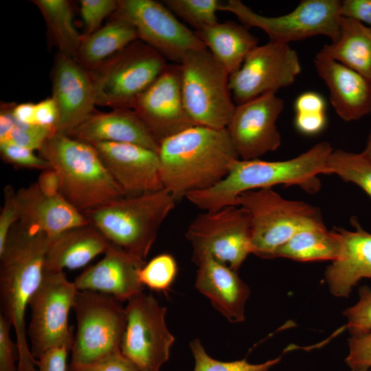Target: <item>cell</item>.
<instances>
[{
    "label": "cell",
    "instance_id": "6da1fadb",
    "mask_svg": "<svg viewBox=\"0 0 371 371\" xmlns=\"http://www.w3.org/2000/svg\"><path fill=\"white\" fill-rule=\"evenodd\" d=\"M158 154L164 188L176 201L214 186L240 159L226 128L200 125L163 140Z\"/></svg>",
    "mask_w": 371,
    "mask_h": 371
},
{
    "label": "cell",
    "instance_id": "7a4b0ae2",
    "mask_svg": "<svg viewBox=\"0 0 371 371\" xmlns=\"http://www.w3.org/2000/svg\"><path fill=\"white\" fill-rule=\"evenodd\" d=\"M50 238L39 229L17 222L0 254L1 314L14 328L19 352L18 371H38L27 337L25 316L41 284Z\"/></svg>",
    "mask_w": 371,
    "mask_h": 371
},
{
    "label": "cell",
    "instance_id": "3957f363",
    "mask_svg": "<svg viewBox=\"0 0 371 371\" xmlns=\"http://www.w3.org/2000/svg\"><path fill=\"white\" fill-rule=\"evenodd\" d=\"M333 150L328 142H321L288 160L238 159L218 183L190 192L186 198L201 210L214 211L238 205L237 199L244 192L280 184L298 186L308 193H315L321 187L318 175H326L327 160Z\"/></svg>",
    "mask_w": 371,
    "mask_h": 371
},
{
    "label": "cell",
    "instance_id": "277c9868",
    "mask_svg": "<svg viewBox=\"0 0 371 371\" xmlns=\"http://www.w3.org/2000/svg\"><path fill=\"white\" fill-rule=\"evenodd\" d=\"M38 153L57 172L61 195L80 212L125 196L91 144L55 133Z\"/></svg>",
    "mask_w": 371,
    "mask_h": 371
},
{
    "label": "cell",
    "instance_id": "5b68a950",
    "mask_svg": "<svg viewBox=\"0 0 371 371\" xmlns=\"http://www.w3.org/2000/svg\"><path fill=\"white\" fill-rule=\"evenodd\" d=\"M176 202L163 188L124 196L82 214L111 244L146 262L159 227Z\"/></svg>",
    "mask_w": 371,
    "mask_h": 371
},
{
    "label": "cell",
    "instance_id": "8992f818",
    "mask_svg": "<svg viewBox=\"0 0 371 371\" xmlns=\"http://www.w3.org/2000/svg\"><path fill=\"white\" fill-rule=\"evenodd\" d=\"M237 205L249 217L251 253L262 258H274L276 251L298 232L325 225L318 207L284 199L270 188L241 193Z\"/></svg>",
    "mask_w": 371,
    "mask_h": 371
},
{
    "label": "cell",
    "instance_id": "52a82bcc",
    "mask_svg": "<svg viewBox=\"0 0 371 371\" xmlns=\"http://www.w3.org/2000/svg\"><path fill=\"white\" fill-rule=\"evenodd\" d=\"M185 107L196 125L225 128L236 108L230 74L207 48L190 50L179 63Z\"/></svg>",
    "mask_w": 371,
    "mask_h": 371
},
{
    "label": "cell",
    "instance_id": "ba28073f",
    "mask_svg": "<svg viewBox=\"0 0 371 371\" xmlns=\"http://www.w3.org/2000/svg\"><path fill=\"white\" fill-rule=\"evenodd\" d=\"M167 60L139 40L89 70L94 82L96 104L130 109L167 66Z\"/></svg>",
    "mask_w": 371,
    "mask_h": 371
},
{
    "label": "cell",
    "instance_id": "9c48e42d",
    "mask_svg": "<svg viewBox=\"0 0 371 371\" xmlns=\"http://www.w3.org/2000/svg\"><path fill=\"white\" fill-rule=\"evenodd\" d=\"M339 0H303L291 12L279 16L258 14L240 0L221 3L219 10L235 14L247 29L258 27L267 33L269 41L289 44L322 35L337 41L340 34Z\"/></svg>",
    "mask_w": 371,
    "mask_h": 371
},
{
    "label": "cell",
    "instance_id": "30bf717a",
    "mask_svg": "<svg viewBox=\"0 0 371 371\" xmlns=\"http://www.w3.org/2000/svg\"><path fill=\"white\" fill-rule=\"evenodd\" d=\"M72 308L77 330L71 363H89L120 350L126 321L122 302L108 294L78 291Z\"/></svg>",
    "mask_w": 371,
    "mask_h": 371
},
{
    "label": "cell",
    "instance_id": "8fae6325",
    "mask_svg": "<svg viewBox=\"0 0 371 371\" xmlns=\"http://www.w3.org/2000/svg\"><path fill=\"white\" fill-rule=\"evenodd\" d=\"M78 292L63 271H44L43 280L29 302L31 320L27 333L30 350L36 360L54 348L66 347L71 351L74 336L68 317Z\"/></svg>",
    "mask_w": 371,
    "mask_h": 371
},
{
    "label": "cell",
    "instance_id": "7c38bea8",
    "mask_svg": "<svg viewBox=\"0 0 371 371\" xmlns=\"http://www.w3.org/2000/svg\"><path fill=\"white\" fill-rule=\"evenodd\" d=\"M186 237L193 248L192 260L210 254L235 271L251 253L249 217L240 205L198 214Z\"/></svg>",
    "mask_w": 371,
    "mask_h": 371
},
{
    "label": "cell",
    "instance_id": "4fadbf2b",
    "mask_svg": "<svg viewBox=\"0 0 371 371\" xmlns=\"http://www.w3.org/2000/svg\"><path fill=\"white\" fill-rule=\"evenodd\" d=\"M120 351L139 371H159L175 341L162 307L150 294L139 293L128 300Z\"/></svg>",
    "mask_w": 371,
    "mask_h": 371
},
{
    "label": "cell",
    "instance_id": "5bb4252c",
    "mask_svg": "<svg viewBox=\"0 0 371 371\" xmlns=\"http://www.w3.org/2000/svg\"><path fill=\"white\" fill-rule=\"evenodd\" d=\"M112 17L132 25L139 41L172 63L179 64L190 50L207 48L165 5L153 0H118Z\"/></svg>",
    "mask_w": 371,
    "mask_h": 371
},
{
    "label": "cell",
    "instance_id": "9a60e30c",
    "mask_svg": "<svg viewBox=\"0 0 371 371\" xmlns=\"http://www.w3.org/2000/svg\"><path fill=\"white\" fill-rule=\"evenodd\" d=\"M299 56L289 44L269 41L257 46L229 76L232 99L238 105L286 87L301 72Z\"/></svg>",
    "mask_w": 371,
    "mask_h": 371
},
{
    "label": "cell",
    "instance_id": "2e32d148",
    "mask_svg": "<svg viewBox=\"0 0 371 371\" xmlns=\"http://www.w3.org/2000/svg\"><path fill=\"white\" fill-rule=\"evenodd\" d=\"M130 109L159 144L196 125L184 105L179 64L168 63L155 80L134 100Z\"/></svg>",
    "mask_w": 371,
    "mask_h": 371
},
{
    "label": "cell",
    "instance_id": "e0dca14e",
    "mask_svg": "<svg viewBox=\"0 0 371 371\" xmlns=\"http://www.w3.org/2000/svg\"><path fill=\"white\" fill-rule=\"evenodd\" d=\"M284 107L275 93L236 106L225 128L240 159H256L280 146L276 121Z\"/></svg>",
    "mask_w": 371,
    "mask_h": 371
},
{
    "label": "cell",
    "instance_id": "ac0fdd59",
    "mask_svg": "<svg viewBox=\"0 0 371 371\" xmlns=\"http://www.w3.org/2000/svg\"><path fill=\"white\" fill-rule=\"evenodd\" d=\"M52 96L58 113L56 133L69 135L95 113L96 94L89 70L60 53L52 69Z\"/></svg>",
    "mask_w": 371,
    "mask_h": 371
},
{
    "label": "cell",
    "instance_id": "d6986e66",
    "mask_svg": "<svg viewBox=\"0 0 371 371\" xmlns=\"http://www.w3.org/2000/svg\"><path fill=\"white\" fill-rule=\"evenodd\" d=\"M90 144L95 148L125 196H138L164 188L157 153L128 143L98 142Z\"/></svg>",
    "mask_w": 371,
    "mask_h": 371
},
{
    "label": "cell",
    "instance_id": "ffe728a7",
    "mask_svg": "<svg viewBox=\"0 0 371 371\" xmlns=\"http://www.w3.org/2000/svg\"><path fill=\"white\" fill-rule=\"evenodd\" d=\"M104 254L102 260L75 278L74 283L78 291L108 294L122 302L143 292L139 271L146 262L113 244Z\"/></svg>",
    "mask_w": 371,
    "mask_h": 371
},
{
    "label": "cell",
    "instance_id": "44dd1931",
    "mask_svg": "<svg viewBox=\"0 0 371 371\" xmlns=\"http://www.w3.org/2000/svg\"><path fill=\"white\" fill-rule=\"evenodd\" d=\"M314 63L329 90L331 104L343 120L355 121L371 113L369 80L321 52Z\"/></svg>",
    "mask_w": 371,
    "mask_h": 371
},
{
    "label": "cell",
    "instance_id": "7402d4cb",
    "mask_svg": "<svg viewBox=\"0 0 371 371\" xmlns=\"http://www.w3.org/2000/svg\"><path fill=\"white\" fill-rule=\"evenodd\" d=\"M197 266L195 287L208 297L214 306L229 322L245 320V306L250 295L249 286L237 271L203 254L192 260Z\"/></svg>",
    "mask_w": 371,
    "mask_h": 371
},
{
    "label": "cell",
    "instance_id": "603a6c76",
    "mask_svg": "<svg viewBox=\"0 0 371 371\" xmlns=\"http://www.w3.org/2000/svg\"><path fill=\"white\" fill-rule=\"evenodd\" d=\"M353 230L335 227L341 243L339 258L325 271V279L335 297H347L354 286L364 278H371V233L351 218Z\"/></svg>",
    "mask_w": 371,
    "mask_h": 371
},
{
    "label": "cell",
    "instance_id": "cb8c5ba5",
    "mask_svg": "<svg viewBox=\"0 0 371 371\" xmlns=\"http://www.w3.org/2000/svg\"><path fill=\"white\" fill-rule=\"evenodd\" d=\"M19 220L23 225L34 227L49 238L69 229L89 223L84 214L70 204L61 194H44L36 183L16 192Z\"/></svg>",
    "mask_w": 371,
    "mask_h": 371
},
{
    "label": "cell",
    "instance_id": "d4e9b609",
    "mask_svg": "<svg viewBox=\"0 0 371 371\" xmlns=\"http://www.w3.org/2000/svg\"><path fill=\"white\" fill-rule=\"evenodd\" d=\"M69 136L93 143L98 142L128 143L159 153V143L130 109H113L107 113L95 112Z\"/></svg>",
    "mask_w": 371,
    "mask_h": 371
},
{
    "label": "cell",
    "instance_id": "484cf974",
    "mask_svg": "<svg viewBox=\"0 0 371 371\" xmlns=\"http://www.w3.org/2000/svg\"><path fill=\"white\" fill-rule=\"evenodd\" d=\"M111 244L90 224L69 229L50 238L44 271L82 267L98 255L104 254Z\"/></svg>",
    "mask_w": 371,
    "mask_h": 371
},
{
    "label": "cell",
    "instance_id": "4316f807",
    "mask_svg": "<svg viewBox=\"0 0 371 371\" xmlns=\"http://www.w3.org/2000/svg\"><path fill=\"white\" fill-rule=\"evenodd\" d=\"M215 58L231 75L258 45V38L243 25L232 21L216 23L194 31Z\"/></svg>",
    "mask_w": 371,
    "mask_h": 371
},
{
    "label": "cell",
    "instance_id": "83f0119b",
    "mask_svg": "<svg viewBox=\"0 0 371 371\" xmlns=\"http://www.w3.org/2000/svg\"><path fill=\"white\" fill-rule=\"evenodd\" d=\"M320 52L371 82V27L341 16L339 38L324 45Z\"/></svg>",
    "mask_w": 371,
    "mask_h": 371
},
{
    "label": "cell",
    "instance_id": "f1b7e54d",
    "mask_svg": "<svg viewBox=\"0 0 371 371\" xmlns=\"http://www.w3.org/2000/svg\"><path fill=\"white\" fill-rule=\"evenodd\" d=\"M139 40L129 23L113 18L106 25L89 36H82L76 60L88 70Z\"/></svg>",
    "mask_w": 371,
    "mask_h": 371
},
{
    "label": "cell",
    "instance_id": "f546056e",
    "mask_svg": "<svg viewBox=\"0 0 371 371\" xmlns=\"http://www.w3.org/2000/svg\"><path fill=\"white\" fill-rule=\"evenodd\" d=\"M341 251L339 239L333 230L319 226L301 230L275 253V258L300 262L336 260Z\"/></svg>",
    "mask_w": 371,
    "mask_h": 371
},
{
    "label": "cell",
    "instance_id": "4dcf8cb0",
    "mask_svg": "<svg viewBox=\"0 0 371 371\" xmlns=\"http://www.w3.org/2000/svg\"><path fill=\"white\" fill-rule=\"evenodd\" d=\"M45 22L58 53L76 58L82 36L73 23L72 10L67 0H33Z\"/></svg>",
    "mask_w": 371,
    "mask_h": 371
},
{
    "label": "cell",
    "instance_id": "1f68e13d",
    "mask_svg": "<svg viewBox=\"0 0 371 371\" xmlns=\"http://www.w3.org/2000/svg\"><path fill=\"white\" fill-rule=\"evenodd\" d=\"M330 174L355 183L371 199V161L362 152L333 150L328 158L326 170V175Z\"/></svg>",
    "mask_w": 371,
    "mask_h": 371
},
{
    "label": "cell",
    "instance_id": "d6a6232c",
    "mask_svg": "<svg viewBox=\"0 0 371 371\" xmlns=\"http://www.w3.org/2000/svg\"><path fill=\"white\" fill-rule=\"evenodd\" d=\"M164 4L195 31L218 22L216 12L221 3L217 0H165Z\"/></svg>",
    "mask_w": 371,
    "mask_h": 371
},
{
    "label": "cell",
    "instance_id": "836d02e7",
    "mask_svg": "<svg viewBox=\"0 0 371 371\" xmlns=\"http://www.w3.org/2000/svg\"><path fill=\"white\" fill-rule=\"evenodd\" d=\"M190 348L195 361L194 371H268L282 358L280 356L258 364L250 363L246 358L233 361H221L207 354L199 339L190 341Z\"/></svg>",
    "mask_w": 371,
    "mask_h": 371
},
{
    "label": "cell",
    "instance_id": "e575fe53",
    "mask_svg": "<svg viewBox=\"0 0 371 371\" xmlns=\"http://www.w3.org/2000/svg\"><path fill=\"white\" fill-rule=\"evenodd\" d=\"M177 265L172 256L161 254L153 258L140 269L139 279L144 286L166 292L175 280Z\"/></svg>",
    "mask_w": 371,
    "mask_h": 371
},
{
    "label": "cell",
    "instance_id": "d590c367",
    "mask_svg": "<svg viewBox=\"0 0 371 371\" xmlns=\"http://www.w3.org/2000/svg\"><path fill=\"white\" fill-rule=\"evenodd\" d=\"M359 296L358 302L343 313L347 319L346 328L351 335L371 330V288L361 286Z\"/></svg>",
    "mask_w": 371,
    "mask_h": 371
},
{
    "label": "cell",
    "instance_id": "8d00e7d4",
    "mask_svg": "<svg viewBox=\"0 0 371 371\" xmlns=\"http://www.w3.org/2000/svg\"><path fill=\"white\" fill-rule=\"evenodd\" d=\"M55 133L56 132L53 128L38 124H24L16 120L8 139L3 142H11L38 151L46 140Z\"/></svg>",
    "mask_w": 371,
    "mask_h": 371
},
{
    "label": "cell",
    "instance_id": "74e56055",
    "mask_svg": "<svg viewBox=\"0 0 371 371\" xmlns=\"http://www.w3.org/2000/svg\"><path fill=\"white\" fill-rule=\"evenodd\" d=\"M1 159L14 167L41 170L52 168L50 164L34 150L11 142L0 143Z\"/></svg>",
    "mask_w": 371,
    "mask_h": 371
},
{
    "label": "cell",
    "instance_id": "f35d334b",
    "mask_svg": "<svg viewBox=\"0 0 371 371\" xmlns=\"http://www.w3.org/2000/svg\"><path fill=\"white\" fill-rule=\"evenodd\" d=\"M117 0H81L80 14L89 36L98 30L103 20L113 14L117 8Z\"/></svg>",
    "mask_w": 371,
    "mask_h": 371
},
{
    "label": "cell",
    "instance_id": "ab89813d",
    "mask_svg": "<svg viewBox=\"0 0 371 371\" xmlns=\"http://www.w3.org/2000/svg\"><path fill=\"white\" fill-rule=\"evenodd\" d=\"M349 352L345 361L351 370H368L371 368V330L351 335Z\"/></svg>",
    "mask_w": 371,
    "mask_h": 371
},
{
    "label": "cell",
    "instance_id": "60d3db41",
    "mask_svg": "<svg viewBox=\"0 0 371 371\" xmlns=\"http://www.w3.org/2000/svg\"><path fill=\"white\" fill-rule=\"evenodd\" d=\"M67 371H139L120 350L85 364L69 363Z\"/></svg>",
    "mask_w": 371,
    "mask_h": 371
},
{
    "label": "cell",
    "instance_id": "b9f144b4",
    "mask_svg": "<svg viewBox=\"0 0 371 371\" xmlns=\"http://www.w3.org/2000/svg\"><path fill=\"white\" fill-rule=\"evenodd\" d=\"M3 205L0 214V254L4 250L12 227L19 221L16 192L10 185L3 190Z\"/></svg>",
    "mask_w": 371,
    "mask_h": 371
},
{
    "label": "cell",
    "instance_id": "7bdbcfd3",
    "mask_svg": "<svg viewBox=\"0 0 371 371\" xmlns=\"http://www.w3.org/2000/svg\"><path fill=\"white\" fill-rule=\"evenodd\" d=\"M12 326L0 313V371H18L19 360L16 343L10 337Z\"/></svg>",
    "mask_w": 371,
    "mask_h": 371
},
{
    "label": "cell",
    "instance_id": "ee69618b",
    "mask_svg": "<svg viewBox=\"0 0 371 371\" xmlns=\"http://www.w3.org/2000/svg\"><path fill=\"white\" fill-rule=\"evenodd\" d=\"M66 347L54 348L45 351L37 359L38 371H67Z\"/></svg>",
    "mask_w": 371,
    "mask_h": 371
},
{
    "label": "cell",
    "instance_id": "f6af8a7d",
    "mask_svg": "<svg viewBox=\"0 0 371 371\" xmlns=\"http://www.w3.org/2000/svg\"><path fill=\"white\" fill-rule=\"evenodd\" d=\"M340 15L371 25V0L341 1Z\"/></svg>",
    "mask_w": 371,
    "mask_h": 371
},
{
    "label": "cell",
    "instance_id": "bcb514c9",
    "mask_svg": "<svg viewBox=\"0 0 371 371\" xmlns=\"http://www.w3.org/2000/svg\"><path fill=\"white\" fill-rule=\"evenodd\" d=\"M326 124L324 113H295V125L296 128L306 135H314L324 129Z\"/></svg>",
    "mask_w": 371,
    "mask_h": 371
},
{
    "label": "cell",
    "instance_id": "7dc6e473",
    "mask_svg": "<svg viewBox=\"0 0 371 371\" xmlns=\"http://www.w3.org/2000/svg\"><path fill=\"white\" fill-rule=\"evenodd\" d=\"M58 117V109L52 97L35 104L36 124L51 128L56 131Z\"/></svg>",
    "mask_w": 371,
    "mask_h": 371
},
{
    "label": "cell",
    "instance_id": "c3c4849f",
    "mask_svg": "<svg viewBox=\"0 0 371 371\" xmlns=\"http://www.w3.org/2000/svg\"><path fill=\"white\" fill-rule=\"evenodd\" d=\"M294 107L295 113H324L326 102L320 94L307 91L296 98Z\"/></svg>",
    "mask_w": 371,
    "mask_h": 371
},
{
    "label": "cell",
    "instance_id": "681fc988",
    "mask_svg": "<svg viewBox=\"0 0 371 371\" xmlns=\"http://www.w3.org/2000/svg\"><path fill=\"white\" fill-rule=\"evenodd\" d=\"M36 183L40 190L47 196H54L61 194L60 178L53 168L42 170Z\"/></svg>",
    "mask_w": 371,
    "mask_h": 371
},
{
    "label": "cell",
    "instance_id": "f907efd6",
    "mask_svg": "<svg viewBox=\"0 0 371 371\" xmlns=\"http://www.w3.org/2000/svg\"><path fill=\"white\" fill-rule=\"evenodd\" d=\"M12 113L15 120L19 122L36 124L35 104L34 103L25 102L14 105Z\"/></svg>",
    "mask_w": 371,
    "mask_h": 371
},
{
    "label": "cell",
    "instance_id": "816d5d0a",
    "mask_svg": "<svg viewBox=\"0 0 371 371\" xmlns=\"http://www.w3.org/2000/svg\"><path fill=\"white\" fill-rule=\"evenodd\" d=\"M362 153L371 161V133L368 137L366 147Z\"/></svg>",
    "mask_w": 371,
    "mask_h": 371
},
{
    "label": "cell",
    "instance_id": "f5cc1de1",
    "mask_svg": "<svg viewBox=\"0 0 371 371\" xmlns=\"http://www.w3.org/2000/svg\"><path fill=\"white\" fill-rule=\"evenodd\" d=\"M350 371H371V370H350Z\"/></svg>",
    "mask_w": 371,
    "mask_h": 371
}]
</instances>
